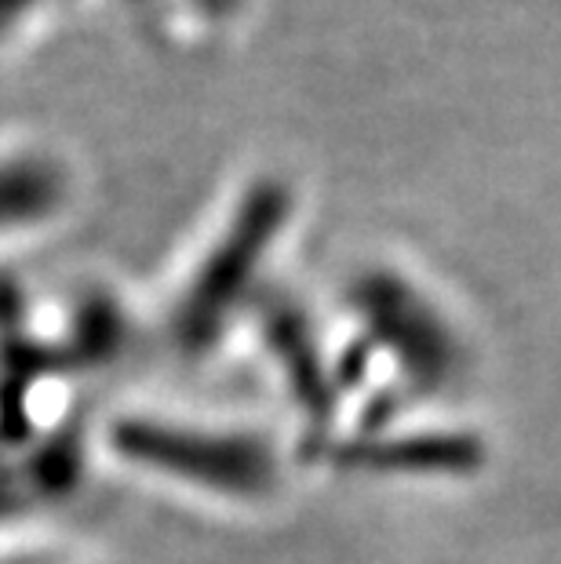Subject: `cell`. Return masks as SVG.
Instances as JSON below:
<instances>
[{"mask_svg":"<svg viewBox=\"0 0 561 564\" xmlns=\"http://www.w3.org/2000/svg\"><path fill=\"white\" fill-rule=\"evenodd\" d=\"M125 448L142 455L153 470L179 477V481L208 485L230 499L262 496L273 477V459L262 441L245 434H216L197 426L142 423L125 434Z\"/></svg>","mask_w":561,"mask_h":564,"instance_id":"cell-1","label":"cell"}]
</instances>
